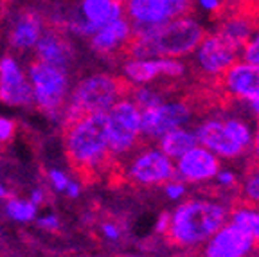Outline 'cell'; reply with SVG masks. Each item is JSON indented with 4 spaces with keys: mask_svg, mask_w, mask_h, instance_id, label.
<instances>
[{
    "mask_svg": "<svg viewBox=\"0 0 259 257\" xmlns=\"http://www.w3.org/2000/svg\"><path fill=\"white\" fill-rule=\"evenodd\" d=\"M61 139L69 167L81 185L89 187L106 177L113 162L106 137V112L63 119Z\"/></svg>",
    "mask_w": 259,
    "mask_h": 257,
    "instance_id": "1",
    "label": "cell"
},
{
    "mask_svg": "<svg viewBox=\"0 0 259 257\" xmlns=\"http://www.w3.org/2000/svg\"><path fill=\"white\" fill-rule=\"evenodd\" d=\"M229 207L212 198H191L169 214V225L162 234L167 246L191 250L205 243L227 223Z\"/></svg>",
    "mask_w": 259,
    "mask_h": 257,
    "instance_id": "2",
    "label": "cell"
},
{
    "mask_svg": "<svg viewBox=\"0 0 259 257\" xmlns=\"http://www.w3.org/2000/svg\"><path fill=\"white\" fill-rule=\"evenodd\" d=\"M134 83L124 76L97 72L83 77L76 84L69 105L65 106L63 119H74L83 113L108 112L117 101L126 99Z\"/></svg>",
    "mask_w": 259,
    "mask_h": 257,
    "instance_id": "3",
    "label": "cell"
},
{
    "mask_svg": "<svg viewBox=\"0 0 259 257\" xmlns=\"http://www.w3.org/2000/svg\"><path fill=\"white\" fill-rule=\"evenodd\" d=\"M198 144L220 158H239L252 149L254 132L243 117H209L194 132Z\"/></svg>",
    "mask_w": 259,
    "mask_h": 257,
    "instance_id": "4",
    "label": "cell"
},
{
    "mask_svg": "<svg viewBox=\"0 0 259 257\" xmlns=\"http://www.w3.org/2000/svg\"><path fill=\"white\" fill-rule=\"evenodd\" d=\"M27 70L38 110H41L51 117L61 113V110L65 108V103H67V94H69L67 68L45 63L34 56L29 61Z\"/></svg>",
    "mask_w": 259,
    "mask_h": 257,
    "instance_id": "5",
    "label": "cell"
},
{
    "mask_svg": "<svg viewBox=\"0 0 259 257\" xmlns=\"http://www.w3.org/2000/svg\"><path fill=\"white\" fill-rule=\"evenodd\" d=\"M106 137L113 158L126 157L146 142L141 135V110L134 101L121 99L106 112Z\"/></svg>",
    "mask_w": 259,
    "mask_h": 257,
    "instance_id": "6",
    "label": "cell"
},
{
    "mask_svg": "<svg viewBox=\"0 0 259 257\" xmlns=\"http://www.w3.org/2000/svg\"><path fill=\"white\" fill-rule=\"evenodd\" d=\"M239 53L241 49L222 36L220 32H207L198 47L194 49V60L189 63L193 79L202 83L216 79L238 61Z\"/></svg>",
    "mask_w": 259,
    "mask_h": 257,
    "instance_id": "7",
    "label": "cell"
},
{
    "mask_svg": "<svg viewBox=\"0 0 259 257\" xmlns=\"http://www.w3.org/2000/svg\"><path fill=\"white\" fill-rule=\"evenodd\" d=\"M212 87L222 99L223 110L232 108L238 103H252L259 99V65L236 61L212 79Z\"/></svg>",
    "mask_w": 259,
    "mask_h": 257,
    "instance_id": "8",
    "label": "cell"
},
{
    "mask_svg": "<svg viewBox=\"0 0 259 257\" xmlns=\"http://www.w3.org/2000/svg\"><path fill=\"white\" fill-rule=\"evenodd\" d=\"M193 115L194 110L186 97H177L167 103L164 101L157 106L141 110V135L148 141H158L166 132L189 122Z\"/></svg>",
    "mask_w": 259,
    "mask_h": 257,
    "instance_id": "9",
    "label": "cell"
},
{
    "mask_svg": "<svg viewBox=\"0 0 259 257\" xmlns=\"http://www.w3.org/2000/svg\"><path fill=\"white\" fill-rule=\"evenodd\" d=\"M194 0H124V16L132 25H157L187 16Z\"/></svg>",
    "mask_w": 259,
    "mask_h": 257,
    "instance_id": "10",
    "label": "cell"
},
{
    "mask_svg": "<svg viewBox=\"0 0 259 257\" xmlns=\"http://www.w3.org/2000/svg\"><path fill=\"white\" fill-rule=\"evenodd\" d=\"M45 27V16L40 9L24 6L18 8L9 18L8 25V41L13 51L24 53L29 49H34L40 40Z\"/></svg>",
    "mask_w": 259,
    "mask_h": 257,
    "instance_id": "11",
    "label": "cell"
},
{
    "mask_svg": "<svg viewBox=\"0 0 259 257\" xmlns=\"http://www.w3.org/2000/svg\"><path fill=\"white\" fill-rule=\"evenodd\" d=\"M34 56L45 63L69 68L76 58V51L65 29L53 24H45L40 40L34 45Z\"/></svg>",
    "mask_w": 259,
    "mask_h": 257,
    "instance_id": "12",
    "label": "cell"
},
{
    "mask_svg": "<svg viewBox=\"0 0 259 257\" xmlns=\"http://www.w3.org/2000/svg\"><path fill=\"white\" fill-rule=\"evenodd\" d=\"M124 77L132 83H153L158 77L180 79L186 74V65L177 58H157V60H126Z\"/></svg>",
    "mask_w": 259,
    "mask_h": 257,
    "instance_id": "13",
    "label": "cell"
},
{
    "mask_svg": "<svg viewBox=\"0 0 259 257\" xmlns=\"http://www.w3.org/2000/svg\"><path fill=\"white\" fill-rule=\"evenodd\" d=\"M177 160V178L189 184H202V182L212 180L222 169L220 157L200 146L191 148Z\"/></svg>",
    "mask_w": 259,
    "mask_h": 257,
    "instance_id": "14",
    "label": "cell"
},
{
    "mask_svg": "<svg viewBox=\"0 0 259 257\" xmlns=\"http://www.w3.org/2000/svg\"><path fill=\"white\" fill-rule=\"evenodd\" d=\"M0 101L15 106H27L34 101L32 87L9 54L0 60Z\"/></svg>",
    "mask_w": 259,
    "mask_h": 257,
    "instance_id": "15",
    "label": "cell"
},
{
    "mask_svg": "<svg viewBox=\"0 0 259 257\" xmlns=\"http://www.w3.org/2000/svg\"><path fill=\"white\" fill-rule=\"evenodd\" d=\"M130 36H132V24L128 18L121 16L89 36L90 49L103 58H117Z\"/></svg>",
    "mask_w": 259,
    "mask_h": 257,
    "instance_id": "16",
    "label": "cell"
},
{
    "mask_svg": "<svg viewBox=\"0 0 259 257\" xmlns=\"http://www.w3.org/2000/svg\"><path fill=\"white\" fill-rule=\"evenodd\" d=\"M194 146H198L194 132L182 128V126L169 130L158 139V148L169 158H180L184 153H187Z\"/></svg>",
    "mask_w": 259,
    "mask_h": 257,
    "instance_id": "17",
    "label": "cell"
},
{
    "mask_svg": "<svg viewBox=\"0 0 259 257\" xmlns=\"http://www.w3.org/2000/svg\"><path fill=\"white\" fill-rule=\"evenodd\" d=\"M229 218L232 223L247 230L255 239V245H259V205H252L234 198L229 207Z\"/></svg>",
    "mask_w": 259,
    "mask_h": 257,
    "instance_id": "18",
    "label": "cell"
},
{
    "mask_svg": "<svg viewBox=\"0 0 259 257\" xmlns=\"http://www.w3.org/2000/svg\"><path fill=\"white\" fill-rule=\"evenodd\" d=\"M238 200L252 205H259V160L254 157L247 162V169L238 187Z\"/></svg>",
    "mask_w": 259,
    "mask_h": 257,
    "instance_id": "19",
    "label": "cell"
},
{
    "mask_svg": "<svg viewBox=\"0 0 259 257\" xmlns=\"http://www.w3.org/2000/svg\"><path fill=\"white\" fill-rule=\"evenodd\" d=\"M8 210L16 220H31L34 216V205L32 203H22V201H9Z\"/></svg>",
    "mask_w": 259,
    "mask_h": 257,
    "instance_id": "20",
    "label": "cell"
},
{
    "mask_svg": "<svg viewBox=\"0 0 259 257\" xmlns=\"http://www.w3.org/2000/svg\"><path fill=\"white\" fill-rule=\"evenodd\" d=\"M241 56H243V61H247V63L259 65V32L254 38H250L248 44L243 47Z\"/></svg>",
    "mask_w": 259,
    "mask_h": 257,
    "instance_id": "21",
    "label": "cell"
},
{
    "mask_svg": "<svg viewBox=\"0 0 259 257\" xmlns=\"http://www.w3.org/2000/svg\"><path fill=\"white\" fill-rule=\"evenodd\" d=\"M214 178H216V182H218L220 187H223V189H227V191H234L239 187L238 177H236L232 171H222V169H220V173L216 175Z\"/></svg>",
    "mask_w": 259,
    "mask_h": 257,
    "instance_id": "22",
    "label": "cell"
},
{
    "mask_svg": "<svg viewBox=\"0 0 259 257\" xmlns=\"http://www.w3.org/2000/svg\"><path fill=\"white\" fill-rule=\"evenodd\" d=\"M164 189H166L167 198H171V200H178V198H182L184 194L187 193L186 184H184L182 180H178V178H175V180L167 182V184L164 185Z\"/></svg>",
    "mask_w": 259,
    "mask_h": 257,
    "instance_id": "23",
    "label": "cell"
},
{
    "mask_svg": "<svg viewBox=\"0 0 259 257\" xmlns=\"http://www.w3.org/2000/svg\"><path fill=\"white\" fill-rule=\"evenodd\" d=\"M15 128H16L15 121H9V119L0 117V142L2 144H8L11 141L13 135H15Z\"/></svg>",
    "mask_w": 259,
    "mask_h": 257,
    "instance_id": "24",
    "label": "cell"
},
{
    "mask_svg": "<svg viewBox=\"0 0 259 257\" xmlns=\"http://www.w3.org/2000/svg\"><path fill=\"white\" fill-rule=\"evenodd\" d=\"M51 178L54 180V184H56L58 189H65V187H69V182H67V178H65L61 173H58V171H53V173H51Z\"/></svg>",
    "mask_w": 259,
    "mask_h": 257,
    "instance_id": "25",
    "label": "cell"
},
{
    "mask_svg": "<svg viewBox=\"0 0 259 257\" xmlns=\"http://www.w3.org/2000/svg\"><path fill=\"white\" fill-rule=\"evenodd\" d=\"M167 225H169V212L160 214V218H158V223H157V232L164 234V232H166V229H167Z\"/></svg>",
    "mask_w": 259,
    "mask_h": 257,
    "instance_id": "26",
    "label": "cell"
},
{
    "mask_svg": "<svg viewBox=\"0 0 259 257\" xmlns=\"http://www.w3.org/2000/svg\"><path fill=\"white\" fill-rule=\"evenodd\" d=\"M252 149H254V155L252 157L255 160H259V121H257V128H255V133H254V142H252Z\"/></svg>",
    "mask_w": 259,
    "mask_h": 257,
    "instance_id": "27",
    "label": "cell"
},
{
    "mask_svg": "<svg viewBox=\"0 0 259 257\" xmlns=\"http://www.w3.org/2000/svg\"><path fill=\"white\" fill-rule=\"evenodd\" d=\"M40 225H41V227H51V229H56L58 223H56V220H54V218H51V220H44V221H40Z\"/></svg>",
    "mask_w": 259,
    "mask_h": 257,
    "instance_id": "28",
    "label": "cell"
},
{
    "mask_svg": "<svg viewBox=\"0 0 259 257\" xmlns=\"http://www.w3.org/2000/svg\"><path fill=\"white\" fill-rule=\"evenodd\" d=\"M248 105H250L252 113H255V115H259V99L252 101V103H248Z\"/></svg>",
    "mask_w": 259,
    "mask_h": 257,
    "instance_id": "29",
    "label": "cell"
},
{
    "mask_svg": "<svg viewBox=\"0 0 259 257\" xmlns=\"http://www.w3.org/2000/svg\"><path fill=\"white\" fill-rule=\"evenodd\" d=\"M247 257H259V245H255V248L252 250V253H250V255H247Z\"/></svg>",
    "mask_w": 259,
    "mask_h": 257,
    "instance_id": "30",
    "label": "cell"
},
{
    "mask_svg": "<svg viewBox=\"0 0 259 257\" xmlns=\"http://www.w3.org/2000/svg\"><path fill=\"white\" fill-rule=\"evenodd\" d=\"M239 2H245V0H225L227 6H234V4H239Z\"/></svg>",
    "mask_w": 259,
    "mask_h": 257,
    "instance_id": "31",
    "label": "cell"
},
{
    "mask_svg": "<svg viewBox=\"0 0 259 257\" xmlns=\"http://www.w3.org/2000/svg\"><path fill=\"white\" fill-rule=\"evenodd\" d=\"M0 196H6V191L2 189V185H0Z\"/></svg>",
    "mask_w": 259,
    "mask_h": 257,
    "instance_id": "32",
    "label": "cell"
},
{
    "mask_svg": "<svg viewBox=\"0 0 259 257\" xmlns=\"http://www.w3.org/2000/svg\"><path fill=\"white\" fill-rule=\"evenodd\" d=\"M121 257H141V255H121Z\"/></svg>",
    "mask_w": 259,
    "mask_h": 257,
    "instance_id": "33",
    "label": "cell"
}]
</instances>
